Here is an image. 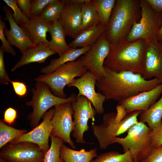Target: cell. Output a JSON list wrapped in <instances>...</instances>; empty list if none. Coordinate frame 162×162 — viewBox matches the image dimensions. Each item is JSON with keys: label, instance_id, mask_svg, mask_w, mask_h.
<instances>
[{"label": "cell", "instance_id": "obj_23", "mask_svg": "<svg viewBox=\"0 0 162 162\" xmlns=\"http://www.w3.org/2000/svg\"><path fill=\"white\" fill-rule=\"evenodd\" d=\"M91 46H88L79 49L71 48L58 58L52 60L49 65L41 69L40 72L44 74L53 72L64 64L75 61L79 56L86 53Z\"/></svg>", "mask_w": 162, "mask_h": 162}, {"label": "cell", "instance_id": "obj_8", "mask_svg": "<svg viewBox=\"0 0 162 162\" xmlns=\"http://www.w3.org/2000/svg\"><path fill=\"white\" fill-rule=\"evenodd\" d=\"M140 5L141 18L134 24L126 40L132 41L143 39L148 43L158 41V33L162 25V13L154 11L146 0H140Z\"/></svg>", "mask_w": 162, "mask_h": 162}, {"label": "cell", "instance_id": "obj_41", "mask_svg": "<svg viewBox=\"0 0 162 162\" xmlns=\"http://www.w3.org/2000/svg\"><path fill=\"white\" fill-rule=\"evenodd\" d=\"M155 11L162 13V0H146Z\"/></svg>", "mask_w": 162, "mask_h": 162}, {"label": "cell", "instance_id": "obj_22", "mask_svg": "<svg viewBox=\"0 0 162 162\" xmlns=\"http://www.w3.org/2000/svg\"><path fill=\"white\" fill-rule=\"evenodd\" d=\"M48 32L50 34L51 39L49 41L48 46L59 56L70 49L71 48L65 40L64 31L57 20L52 22Z\"/></svg>", "mask_w": 162, "mask_h": 162}, {"label": "cell", "instance_id": "obj_26", "mask_svg": "<svg viewBox=\"0 0 162 162\" xmlns=\"http://www.w3.org/2000/svg\"><path fill=\"white\" fill-rule=\"evenodd\" d=\"M100 21L93 0L82 4L81 32Z\"/></svg>", "mask_w": 162, "mask_h": 162}, {"label": "cell", "instance_id": "obj_39", "mask_svg": "<svg viewBox=\"0 0 162 162\" xmlns=\"http://www.w3.org/2000/svg\"><path fill=\"white\" fill-rule=\"evenodd\" d=\"M18 117L17 110L12 107H9L5 110L3 120L6 123L11 126L15 122Z\"/></svg>", "mask_w": 162, "mask_h": 162}, {"label": "cell", "instance_id": "obj_37", "mask_svg": "<svg viewBox=\"0 0 162 162\" xmlns=\"http://www.w3.org/2000/svg\"><path fill=\"white\" fill-rule=\"evenodd\" d=\"M9 82L12 84L15 94L20 97L26 95L28 89L26 85L24 82L18 81H12L10 80Z\"/></svg>", "mask_w": 162, "mask_h": 162}, {"label": "cell", "instance_id": "obj_30", "mask_svg": "<svg viewBox=\"0 0 162 162\" xmlns=\"http://www.w3.org/2000/svg\"><path fill=\"white\" fill-rule=\"evenodd\" d=\"M64 4V0H52L45 8L39 16L52 22L58 20Z\"/></svg>", "mask_w": 162, "mask_h": 162}, {"label": "cell", "instance_id": "obj_35", "mask_svg": "<svg viewBox=\"0 0 162 162\" xmlns=\"http://www.w3.org/2000/svg\"><path fill=\"white\" fill-rule=\"evenodd\" d=\"M141 162H162V145L153 147Z\"/></svg>", "mask_w": 162, "mask_h": 162}, {"label": "cell", "instance_id": "obj_29", "mask_svg": "<svg viewBox=\"0 0 162 162\" xmlns=\"http://www.w3.org/2000/svg\"><path fill=\"white\" fill-rule=\"evenodd\" d=\"M100 22L106 26L114 7L116 0H94Z\"/></svg>", "mask_w": 162, "mask_h": 162}, {"label": "cell", "instance_id": "obj_7", "mask_svg": "<svg viewBox=\"0 0 162 162\" xmlns=\"http://www.w3.org/2000/svg\"><path fill=\"white\" fill-rule=\"evenodd\" d=\"M79 58L68 62L50 73L40 75L34 80L47 85L52 93L62 98H67L64 89L77 77H81L87 71Z\"/></svg>", "mask_w": 162, "mask_h": 162}, {"label": "cell", "instance_id": "obj_17", "mask_svg": "<svg viewBox=\"0 0 162 162\" xmlns=\"http://www.w3.org/2000/svg\"><path fill=\"white\" fill-rule=\"evenodd\" d=\"M65 4L58 20L66 36L75 38L81 32V8L82 4L73 3L64 0Z\"/></svg>", "mask_w": 162, "mask_h": 162}, {"label": "cell", "instance_id": "obj_9", "mask_svg": "<svg viewBox=\"0 0 162 162\" xmlns=\"http://www.w3.org/2000/svg\"><path fill=\"white\" fill-rule=\"evenodd\" d=\"M111 49V43L106 38L105 32L90 49L79 58L83 65L91 72L97 81L105 75L104 63Z\"/></svg>", "mask_w": 162, "mask_h": 162}, {"label": "cell", "instance_id": "obj_19", "mask_svg": "<svg viewBox=\"0 0 162 162\" xmlns=\"http://www.w3.org/2000/svg\"><path fill=\"white\" fill-rule=\"evenodd\" d=\"M56 52L47 44L40 43L28 48L22 54L19 61L11 70L13 72L21 67L33 62L43 63L50 56Z\"/></svg>", "mask_w": 162, "mask_h": 162}, {"label": "cell", "instance_id": "obj_14", "mask_svg": "<svg viewBox=\"0 0 162 162\" xmlns=\"http://www.w3.org/2000/svg\"><path fill=\"white\" fill-rule=\"evenodd\" d=\"M96 81L91 72L88 70L79 78L75 79L67 86L76 88L78 90L77 96L82 95L88 98L93 104L97 113L100 115L104 112L103 104L106 98L100 92H96L95 87Z\"/></svg>", "mask_w": 162, "mask_h": 162}, {"label": "cell", "instance_id": "obj_18", "mask_svg": "<svg viewBox=\"0 0 162 162\" xmlns=\"http://www.w3.org/2000/svg\"><path fill=\"white\" fill-rule=\"evenodd\" d=\"M144 69L142 76L144 79L155 78L162 82V47L159 41L148 43L146 52Z\"/></svg>", "mask_w": 162, "mask_h": 162}, {"label": "cell", "instance_id": "obj_32", "mask_svg": "<svg viewBox=\"0 0 162 162\" xmlns=\"http://www.w3.org/2000/svg\"><path fill=\"white\" fill-rule=\"evenodd\" d=\"M3 1L8 6L13 10V18L19 26L24 27L27 24L30 20L22 12L17 5L16 0H3Z\"/></svg>", "mask_w": 162, "mask_h": 162}, {"label": "cell", "instance_id": "obj_12", "mask_svg": "<svg viewBox=\"0 0 162 162\" xmlns=\"http://www.w3.org/2000/svg\"><path fill=\"white\" fill-rule=\"evenodd\" d=\"M72 103L56 105L51 122L53 128L51 134L62 138L64 142L68 143L72 148H76L70 138L74 125L72 119L74 113Z\"/></svg>", "mask_w": 162, "mask_h": 162}, {"label": "cell", "instance_id": "obj_43", "mask_svg": "<svg viewBox=\"0 0 162 162\" xmlns=\"http://www.w3.org/2000/svg\"><path fill=\"white\" fill-rule=\"evenodd\" d=\"M0 162H7L3 159L0 157Z\"/></svg>", "mask_w": 162, "mask_h": 162}, {"label": "cell", "instance_id": "obj_5", "mask_svg": "<svg viewBox=\"0 0 162 162\" xmlns=\"http://www.w3.org/2000/svg\"><path fill=\"white\" fill-rule=\"evenodd\" d=\"M48 86L41 82H36L35 88L32 89V99L26 102L27 106L32 108V111L28 115L31 128L33 129L39 125L43 115L53 106L68 103H72L76 99L74 93L68 97L62 98L54 95Z\"/></svg>", "mask_w": 162, "mask_h": 162}, {"label": "cell", "instance_id": "obj_20", "mask_svg": "<svg viewBox=\"0 0 162 162\" xmlns=\"http://www.w3.org/2000/svg\"><path fill=\"white\" fill-rule=\"evenodd\" d=\"M52 24L40 16L31 15L29 22L23 27L28 31L34 44L42 43L48 45L46 33Z\"/></svg>", "mask_w": 162, "mask_h": 162}, {"label": "cell", "instance_id": "obj_40", "mask_svg": "<svg viewBox=\"0 0 162 162\" xmlns=\"http://www.w3.org/2000/svg\"><path fill=\"white\" fill-rule=\"evenodd\" d=\"M16 4L23 14L29 19H30L31 15V0H16Z\"/></svg>", "mask_w": 162, "mask_h": 162}, {"label": "cell", "instance_id": "obj_16", "mask_svg": "<svg viewBox=\"0 0 162 162\" xmlns=\"http://www.w3.org/2000/svg\"><path fill=\"white\" fill-rule=\"evenodd\" d=\"M5 19L9 22L10 29L5 27L4 35L11 46L17 48L22 54L28 48L35 45L33 44L29 32L25 28L19 26L14 20L12 13L8 7L4 6Z\"/></svg>", "mask_w": 162, "mask_h": 162}, {"label": "cell", "instance_id": "obj_38", "mask_svg": "<svg viewBox=\"0 0 162 162\" xmlns=\"http://www.w3.org/2000/svg\"><path fill=\"white\" fill-rule=\"evenodd\" d=\"M151 137L153 147H157L162 145V124L151 130Z\"/></svg>", "mask_w": 162, "mask_h": 162}, {"label": "cell", "instance_id": "obj_33", "mask_svg": "<svg viewBox=\"0 0 162 162\" xmlns=\"http://www.w3.org/2000/svg\"><path fill=\"white\" fill-rule=\"evenodd\" d=\"M52 1V0L31 1V15L39 16L45 8Z\"/></svg>", "mask_w": 162, "mask_h": 162}, {"label": "cell", "instance_id": "obj_2", "mask_svg": "<svg viewBox=\"0 0 162 162\" xmlns=\"http://www.w3.org/2000/svg\"><path fill=\"white\" fill-rule=\"evenodd\" d=\"M148 44L143 39L132 41L124 39L111 43L110 52L104 66L117 72L130 71L142 76Z\"/></svg>", "mask_w": 162, "mask_h": 162}, {"label": "cell", "instance_id": "obj_34", "mask_svg": "<svg viewBox=\"0 0 162 162\" xmlns=\"http://www.w3.org/2000/svg\"><path fill=\"white\" fill-rule=\"evenodd\" d=\"M5 27V22L0 18V39L2 46L5 52L11 54L13 56L16 55V52L6 39L4 33V30Z\"/></svg>", "mask_w": 162, "mask_h": 162}, {"label": "cell", "instance_id": "obj_4", "mask_svg": "<svg viewBox=\"0 0 162 162\" xmlns=\"http://www.w3.org/2000/svg\"><path fill=\"white\" fill-rule=\"evenodd\" d=\"M141 111H136L126 113L121 119L117 118V112H112L103 116L102 124L96 125L92 122L93 132L100 148L106 149L113 144L114 138L127 132L131 127L137 123L138 117Z\"/></svg>", "mask_w": 162, "mask_h": 162}, {"label": "cell", "instance_id": "obj_25", "mask_svg": "<svg viewBox=\"0 0 162 162\" xmlns=\"http://www.w3.org/2000/svg\"><path fill=\"white\" fill-rule=\"evenodd\" d=\"M140 121L147 123L151 130L162 124V94L160 98L147 110L142 111L139 115Z\"/></svg>", "mask_w": 162, "mask_h": 162}, {"label": "cell", "instance_id": "obj_10", "mask_svg": "<svg viewBox=\"0 0 162 162\" xmlns=\"http://www.w3.org/2000/svg\"><path fill=\"white\" fill-rule=\"evenodd\" d=\"M1 149L0 157L7 162H44L45 154L37 145L28 142L9 143Z\"/></svg>", "mask_w": 162, "mask_h": 162}, {"label": "cell", "instance_id": "obj_24", "mask_svg": "<svg viewBox=\"0 0 162 162\" xmlns=\"http://www.w3.org/2000/svg\"><path fill=\"white\" fill-rule=\"evenodd\" d=\"M97 150L95 148L86 151L82 148L76 151L63 144L60 149V155L64 162H90L93 158L97 157Z\"/></svg>", "mask_w": 162, "mask_h": 162}, {"label": "cell", "instance_id": "obj_21", "mask_svg": "<svg viewBox=\"0 0 162 162\" xmlns=\"http://www.w3.org/2000/svg\"><path fill=\"white\" fill-rule=\"evenodd\" d=\"M106 26L101 22L81 32L69 44L71 48L92 46L105 31Z\"/></svg>", "mask_w": 162, "mask_h": 162}, {"label": "cell", "instance_id": "obj_13", "mask_svg": "<svg viewBox=\"0 0 162 162\" xmlns=\"http://www.w3.org/2000/svg\"><path fill=\"white\" fill-rule=\"evenodd\" d=\"M54 109L52 108L43 116L42 122L31 131L19 136L10 143H14L28 142L37 145L45 153L48 150L49 138L53 127L51 121L54 113Z\"/></svg>", "mask_w": 162, "mask_h": 162}, {"label": "cell", "instance_id": "obj_15", "mask_svg": "<svg viewBox=\"0 0 162 162\" xmlns=\"http://www.w3.org/2000/svg\"><path fill=\"white\" fill-rule=\"evenodd\" d=\"M161 94L162 83L151 90L118 102L117 111H124L128 113L136 111L146 110L157 101Z\"/></svg>", "mask_w": 162, "mask_h": 162}, {"label": "cell", "instance_id": "obj_11", "mask_svg": "<svg viewBox=\"0 0 162 162\" xmlns=\"http://www.w3.org/2000/svg\"><path fill=\"white\" fill-rule=\"evenodd\" d=\"M74 112L73 117L74 128L72 136L77 143L88 144L83 138L84 134L89 130L88 122L90 119L94 122L97 113L92 103L85 97L77 96L76 99L71 103Z\"/></svg>", "mask_w": 162, "mask_h": 162}, {"label": "cell", "instance_id": "obj_28", "mask_svg": "<svg viewBox=\"0 0 162 162\" xmlns=\"http://www.w3.org/2000/svg\"><path fill=\"white\" fill-rule=\"evenodd\" d=\"M90 162H135L130 151L121 154L111 151L102 154Z\"/></svg>", "mask_w": 162, "mask_h": 162}, {"label": "cell", "instance_id": "obj_36", "mask_svg": "<svg viewBox=\"0 0 162 162\" xmlns=\"http://www.w3.org/2000/svg\"><path fill=\"white\" fill-rule=\"evenodd\" d=\"M4 50L1 45L0 47V82L6 85L8 84L10 80L6 71L4 61Z\"/></svg>", "mask_w": 162, "mask_h": 162}, {"label": "cell", "instance_id": "obj_3", "mask_svg": "<svg viewBox=\"0 0 162 162\" xmlns=\"http://www.w3.org/2000/svg\"><path fill=\"white\" fill-rule=\"evenodd\" d=\"M141 16L140 0H117L105 33L110 43L126 39Z\"/></svg>", "mask_w": 162, "mask_h": 162}, {"label": "cell", "instance_id": "obj_1", "mask_svg": "<svg viewBox=\"0 0 162 162\" xmlns=\"http://www.w3.org/2000/svg\"><path fill=\"white\" fill-rule=\"evenodd\" d=\"M105 75L97 81L96 86L106 100L119 102L151 90L162 83L154 78L144 79L142 75L130 71L117 72L104 66Z\"/></svg>", "mask_w": 162, "mask_h": 162}, {"label": "cell", "instance_id": "obj_27", "mask_svg": "<svg viewBox=\"0 0 162 162\" xmlns=\"http://www.w3.org/2000/svg\"><path fill=\"white\" fill-rule=\"evenodd\" d=\"M0 120V148H2L15 138L27 132L26 129H19L6 124Z\"/></svg>", "mask_w": 162, "mask_h": 162}, {"label": "cell", "instance_id": "obj_42", "mask_svg": "<svg viewBox=\"0 0 162 162\" xmlns=\"http://www.w3.org/2000/svg\"><path fill=\"white\" fill-rule=\"evenodd\" d=\"M158 41H162V25L159 32L158 36Z\"/></svg>", "mask_w": 162, "mask_h": 162}, {"label": "cell", "instance_id": "obj_44", "mask_svg": "<svg viewBox=\"0 0 162 162\" xmlns=\"http://www.w3.org/2000/svg\"><path fill=\"white\" fill-rule=\"evenodd\" d=\"M159 42L161 47H162V41H159Z\"/></svg>", "mask_w": 162, "mask_h": 162}, {"label": "cell", "instance_id": "obj_31", "mask_svg": "<svg viewBox=\"0 0 162 162\" xmlns=\"http://www.w3.org/2000/svg\"><path fill=\"white\" fill-rule=\"evenodd\" d=\"M51 144L48 150L45 154L44 162H64L60 155L64 141L61 138L50 134Z\"/></svg>", "mask_w": 162, "mask_h": 162}, {"label": "cell", "instance_id": "obj_6", "mask_svg": "<svg viewBox=\"0 0 162 162\" xmlns=\"http://www.w3.org/2000/svg\"><path fill=\"white\" fill-rule=\"evenodd\" d=\"M124 138L116 137L113 144L118 143L122 146L124 152L130 151L135 162H141L152 148L151 130L145 123L138 122L127 131Z\"/></svg>", "mask_w": 162, "mask_h": 162}]
</instances>
